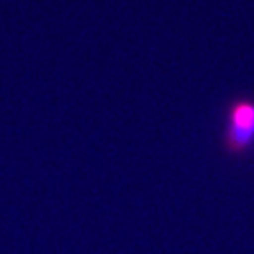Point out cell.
<instances>
[{"instance_id":"obj_1","label":"cell","mask_w":254,"mask_h":254,"mask_svg":"<svg viewBox=\"0 0 254 254\" xmlns=\"http://www.w3.org/2000/svg\"><path fill=\"white\" fill-rule=\"evenodd\" d=\"M222 145L230 155H244L254 147V101L242 97L228 106Z\"/></svg>"}]
</instances>
